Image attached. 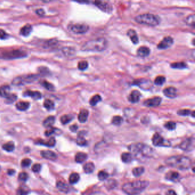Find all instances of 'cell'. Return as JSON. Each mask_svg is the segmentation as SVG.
<instances>
[{"label":"cell","instance_id":"48","mask_svg":"<svg viewBox=\"0 0 195 195\" xmlns=\"http://www.w3.org/2000/svg\"><path fill=\"white\" fill-rule=\"evenodd\" d=\"M28 193L27 189L24 187H20L17 191V195H27Z\"/></svg>","mask_w":195,"mask_h":195},{"label":"cell","instance_id":"18","mask_svg":"<svg viewBox=\"0 0 195 195\" xmlns=\"http://www.w3.org/2000/svg\"><path fill=\"white\" fill-rule=\"evenodd\" d=\"M127 35L129 36L132 42L134 44H137L138 43V37L136 31L133 29H129L127 31Z\"/></svg>","mask_w":195,"mask_h":195},{"label":"cell","instance_id":"16","mask_svg":"<svg viewBox=\"0 0 195 195\" xmlns=\"http://www.w3.org/2000/svg\"><path fill=\"white\" fill-rule=\"evenodd\" d=\"M137 54L139 57H145L150 54V49L145 46L140 47L137 50Z\"/></svg>","mask_w":195,"mask_h":195},{"label":"cell","instance_id":"28","mask_svg":"<svg viewBox=\"0 0 195 195\" xmlns=\"http://www.w3.org/2000/svg\"><path fill=\"white\" fill-rule=\"evenodd\" d=\"M94 168H95L94 165L91 162H87L83 166V170L86 173H92L94 170Z\"/></svg>","mask_w":195,"mask_h":195},{"label":"cell","instance_id":"31","mask_svg":"<svg viewBox=\"0 0 195 195\" xmlns=\"http://www.w3.org/2000/svg\"><path fill=\"white\" fill-rule=\"evenodd\" d=\"M133 160V157L130 153H123L121 154V160L125 163H128L132 161Z\"/></svg>","mask_w":195,"mask_h":195},{"label":"cell","instance_id":"33","mask_svg":"<svg viewBox=\"0 0 195 195\" xmlns=\"http://www.w3.org/2000/svg\"><path fill=\"white\" fill-rule=\"evenodd\" d=\"M194 19H195V17L194 14H191L188 15L185 19V23L190 26H192V27H194Z\"/></svg>","mask_w":195,"mask_h":195},{"label":"cell","instance_id":"20","mask_svg":"<svg viewBox=\"0 0 195 195\" xmlns=\"http://www.w3.org/2000/svg\"><path fill=\"white\" fill-rule=\"evenodd\" d=\"M23 95L25 96H29L33 98L34 100L40 99L42 97V95L40 92L38 91H31V90H26Z\"/></svg>","mask_w":195,"mask_h":195},{"label":"cell","instance_id":"40","mask_svg":"<svg viewBox=\"0 0 195 195\" xmlns=\"http://www.w3.org/2000/svg\"><path fill=\"white\" fill-rule=\"evenodd\" d=\"M123 122V118L120 116H114L112 120V123L116 126L120 125Z\"/></svg>","mask_w":195,"mask_h":195},{"label":"cell","instance_id":"29","mask_svg":"<svg viewBox=\"0 0 195 195\" xmlns=\"http://www.w3.org/2000/svg\"><path fill=\"white\" fill-rule=\"evenodd\" d=\"M177 114L180 116H186L189 115H192L193 117H194V111H191L189 109H180L177 111Z\"/></svg>","mask_w":195,"mask_h":195},{"label":"cell","instance_id":"13","mask_svg":"<svg viewBox=\"0 0 195 195\" xmlns=\"http://www.w3.org/2000/svg\"><path fill=\"white\" fill-rule=\"evenodd\" d=\"M161 100H162V98L160 97L156 96V97H152L151 98H149L145 100L143 104L147 107L157 106L161 104Z\"/></svg>","mask_w":195,"mask_h":195},{"label":"cell","instance_id":"59","mask_svg":"<svg viewBox=\"0 0 195 195\" xmlns=\"http://www.w3.org/2000/svg\"><path fill=\"white\" fill-rule=\"evenodd\" d=\"M166 195H177V194L174 190H169L166 192Z\"/></svg>","mask_w":195,"mask_h":195},{"label":"cell","instance_id":"6","mask_svg":"<svg viewBox=\"0 0 195 195\" xmlns=\"http://www.w3.org/2000/svg\"><path fill=\"white\" fill-rule=\"evenodd\" d=\"M26 55V53L25 51L19 50H13L2 53L0 57L4 59H15L22 58Z\"/></svg>","mask_w":195,"mask_h":195},{"label":"cell","instance_id":"35","mask_svg":"<svg viewBox=\"0 0 195 195\" xmlns=\"http://www.w3.org/2000/svg\"><path fill=\"white\" fill-rule=\"evenodd\" d=\"M101 101V97L99 94H95L93 95L89 101V104L91 106H95L97 105L99 102Z\"/></svg>","mask_w":195,"mask_h":195},{"label":"cell","instance_id":"11","mask_svg":"<svg viewBox=\"0 0 195 195\" xmlns=\"http://www.w3.org/2000/svg\"><path fill=\"white\" fill-rule=\"evenodd\" d=\"M180 148L186 151H190L194 148V140L193 138H189L182 141L180 145Z\"/></svg>","mask_w":195,"mask_h":195},{"label":"cell","instance_id":"38","mask_svg":"<svg viewBox=\"0 0 195 195\" xmlns=\"http://www.w3.org/2000/svg\"><path fill=\"white\" fill-rule=\"evenodd\" d=\"M57 187L58 188V189L63 192H67L69 190V188L68 186L65 184L63 182L61 181H59L57 182Z\"/></svg>","mask_w":195,"mask_h":195},{"label":"cell","instance_id":"43","mask_svg":"<svg viewBox=\"0 0 195 195\" xmlns=\"http://www.w3.org/2000/svg\"><path fill=\"white\" fill-rule=\"evenodd\" d=\"M41 83L45 89H46L48 90L53 91L54 89V86L51 83H49V82H47L46 81H42Z\"/></svg>","mask_w":195,"mask_h":195},{"label":"cell","instance_id":"3","mask_svg":"<svg viewBox=\"0 0 195 195\" xmlns=\"http://www.w3.org/2000/svg\"><path fill=\"white\" fill-rule=\"evenodd\" d=\"M165 163L170 166L179 169L185 170L190 168L192 164L191 160L183 156H174L169 157L165 160Z\"/></svg>","mask_w":195,"mask_h":195},{"label":"cell","instance_id":"22","mask_svg":"<svg viewBox=\"0 0 195 195\" xmlns=\"http://www.w3.org/2000/svg\"><path fill=\"white\" fill-rule=\"evenodd\" d=\"M32 30V26L30 24H27L23 26L20 30V33L21 35L26 37L30 34Z\"/></svg>","mask_w":195,"mask_h":195},{"label":"cell","instance_id":"42","mask_svg":"<svg viewBox=\"0 0 195 195\" xmlns=\"http://www.w3.org/2000/svg\"><path fill=\"white\" fill-rule=\"evenodd\" d=\"M165 80L166 79L164 76L159 75V76H157L155 78L154 82V84L157 85H161L165 82Z\"/></svg>","mask_w":195,"mask_h":195},{"label":"cell","instance_id":"34","mask_svg":"<svg viewBox=\"0 0 195 195\" xmlns=\"http://www.w3.org/2000/svg\"><path fill=\"white\" fill-rule=\"evenodd\" d=\"M79 175L77 173H71L69 177V182L71 184L77 183L79 181Z\"/></svg>","mask_w":195,"mask_h":195},{"label":"cell","instance_id":"24","mask_svg":"<svg viewBox=\"0 0 195 195\" xmlns=\"http://www.w3.org/2000/svg\"><path fill=\"white\" fill-rule=\"evenodd\" d=\"M87 158V155L83 152H78L75 156V161L78 163L84 162Z\"/></svg>","mask_w":195,"mask_h":195},{"label":"cell","instance_id":"10","mask_svg":"<svg viewBox=\"0 0 195 195\" xmlns=\"http://www.w3.org/2000/svg\"><path fill=\"white\" fill-rule=\"evenodd\" d=\"M152 143L156 146H169L170 143L166 141L164 138L158 133H155L152 137Z\"/></svg>","mask_w":195,"mask_h":195},{"label":"cell","instance_id":"26","mask_svg":"<svg viewBox=\"0 0 195 195\" xmlns=\"http://www.w3.org/2000/svg\"><path fill=\"white\" fill-rule=\"evenodd\" d=\"M82 133L83 132H80L79 133L78 135V137L76 140L77 144L80 146H85V145H86L87 144V141L84 138V134H83Z\"/></svg>","mask_w":195,"mask_h":195},{"label":"cell","instance_id":"23","mask_svg":"<svg viewBox=\"0 0 195 195\" xmlns=\"http://www.w3.org/2000/svg\"><path fill=\"white\" fill-rule=\"evenodd\" d=\"M10 87L7 85H2L0 87V95L3 97H6L10 94Z\"/></svg>","mask_w":195,"mask_h":195},{"label":"cell","instance_id":"44","mask_svg":"<svg viewBox=\"0 0 195 195\" xmlns=\"http://www.w3.org/2000/svg\"><path fill=\"white\" fill-rule=\"evenodd\" d=\"M88 67V62L86 61H81L78 63V68L80 70H84Z\"/></svg>","mask_w":195,"mask_h":195},{"label":"cell","instance_id":"46","mask_svg":"<svg viewBox=\"0 0 195 195\" xmlns=\"http://www.w3.org/2000/svg\"><path fill=\"white\" fill-rule=\"evenodd\" d=\"M17 99V95L14 94H10L6 97V103L11 104Z\"/></svg>","mask_w":195,"mask_h":195},{"label":"cell","instance_id":"60","mask_svg":"<svg viewBox=\"0 0 195 195\" xmlns=\"http://www.w3.org/2000/svg\"><path fill=\"white\" fill-rule=\"evenodd\" d=\"M14 173H15V171H14V170H13V169H9V170H7V173H8V174H9V175H10V176L14 174Z\"/></svg>","mask_w":195,"mask_h":195},{"label":"cell","instance_id":"5","mask_svg":"<svg viewBox=\"0 0 195 195\" xmlns=\"http://www.w3.org/2000/svg\"><path fill=\"white\" fill-rule=\"evenodd\" d=\"M129 150L134 154H139L149 157L153 154V150L152 148L141 143L130 145L129 146Z\"/></svg>","mask_w":195,"mask_h":195},{"label":"cell","instance_id":"47","mask_svg":"<svg viewBox=\"0 0 195 195\" xmlns=\"http://www.w3.org/2000/svg\"><path fill=\"white\" fill-rule=\"evenodd\" d=\"M109 176V174L108 173H106L105 171H100L98 173V178L100 181H104Z\"/></svg>","mask_w":195,"mask_h":195},{"label":"cell","instance_id":"32","mask_svg":"<svg viewBox=\"0 0 195 195\" xmlns=\"http://www.w3.org/2000/svg\"><path fill=\"white\" fill-rule=\"evenodd\" d=\"M38 143L41 144V145H44L47 146L52 147V146H54L55 144V140L54 137H51L47 141L40 140L39 141H38Z\"/></svg>","mask_w":195,"mask_h":195},{"label":"cell","instance_id":"2","mask_svg":"<svg viewBox=\"0 0 195 195\" xmlns=\"http://www.w3.org/2000/svg\"><path fill=\"white\" fill-rule=\"evenodd\" d=\"M108 46L106 39L103 37L93 39L86 42L82 46L83 51H101L104 50Z\"/></svg>","mask_w":195,"mask_h":195},{"label":"cell","instance_id":"58","mask_svg":"<svg viewBox=\"0 0 195 195\" xmlns=\"http://www.w3.org/2000/svg\"><path fill=\"white\" fill-rule=\"evenodd\" d=\"M36 13L39 15H43L45 14V11L42 9H39L36 10Z\"/></svg>","mask_w":195,"mask_h":195},{"label":"cell","instance_id":"7","mask_svg":"<svg viewBox=\"0 0 195 195\" xmlns=\"http://www.w3.org/2000/svg\"><path fill=\"white\" fill-rule=\"evenodd\" d=\"M37 78V77L36 75L33 74L17 77L13 80L12 84L14 85H21L26 83H30L34 81Z\"/></svg>","mask_w":195,"mask_h":195},{"label":"cell","instance_id":"41","mask_svg":"<svg viewBox=\"0 0 195 195\" xmlns=\"http://www.w3.org/2000/svg\"><path fill=\"white\" fill-rule=\"evenodd\" d=\"M2 148L7 152H12L14 149V144L13 142H8L3 144Z\"/></svg>","mask_w":195,"mask_h":195},{"label":"cell","instance_id":"53","mask_svg":"<svg viewBox=\"0 0 195 195\" xmlns=\"http://www.w3.org/2000/svg\"><path fill=\"white\" fill-rule=\"evenodd\" d=\"M41 166L40 164H35L33 165L31 169L34 172H39L41 170Z\"/></svg>","mask_w":195,"mask_h":195},{"label":"cell","instance_id":"19","mask_svg":"<svg viewBox=\"0 0 195 195\" xmlns=\"http://www.w3.org/2000/svg\"><path fill=\"white\" fill-rule=\"evenodd\" d=\"M88 116H89V112L86 109L81 110L78 116V121L81 123L85 122L87 119Z\"/></svg>","mask_w":195,"mask_h":195},{"label":"cell","instance_id":"57","mask_svg":"<svg viewBox=\"0 0 195 195\" xmlns=\"http://www.w3.org/2000/svg\"><path fill=\"white\" fill-rule=\"evenodd\" d=\"M70 130L73 132H75L77 131V129H78V126L76 125V124H74V125H72L70 126L69 128Z\"/></svg>","mask_w":195,"mask_h":195},{"label":"cell","instance_id":"49","mask_svg":"<svg viewBox=\"0 0 195 195\" xmlns=\"http://www.w3.org/2000/svg\"><path fill=\"white\" fill-rule=\"evenodd\" d=\"M31 162V161L30 159L29 158H25L23 160H22L21 161V166L22 167H24V168H26V167H27L29 166Z\"/></svg>","mask_w":195,"mask_h":195},{"label":"cell","instance_id":"1","mask_svg":"<svg viewBox=\"0 0 195 195\" xmlns=\"http://www.w3.org/2000/svg\"><path fill=\"white\" fill-rule=\"evenodd\" d=\"M149 182L145 180H138L123 185L122 190L128 195H138L144 191L148 186Z\"/></svg>","mask_w":195,"mask_h":195},{"label":"cell","instance_id":"52","mask_svg":"<svg viewBox=\"0 0 195 195\" xmlns=\"http://www.w3.org/2000/svg\"><path fill=\"white\" fill-rule=\"evenodd\" d=\"M55 132V129L54 128H49V129H48L47 130H46L45 132V134L46 136H50V135H51L52 134H53L54 132Z\"/></svg>","mask_w":195,"mask_h":195},{"label":"cell","instance_id":"37","mask_svg":"<svg viewBox=\"0 0 195 195\" xmlns=\"http://www.w3.org/2000/svg\"><path fill=\"white\" fill-rule=\"evenodd\" d=\"M43 106L44 107L49 110H53L54 108V103L49 99H46L43 102Z\"/></svg>","mask_w":195,"mask_h":195},{"label":"cell","instance_id":"51","mask_svg":"<svg viewBox=\"0 0 195 195\" xmlns=\"http://www.w3.org/2000/svg\"><path fill=\"white\" fill-rule=\"evenodd\" d=\"M28 178L27 174L25 172H21L18 175V178L22 181H26Z\"/></svg>","mask_w":195,"mask_h":195},{"label":"cell","instance_id":"56","mask_svg":"<svg viewBox=\"0 0 195 195\" xmlns=\"http://www.w3.org/2000/svg\"><path fill=\"white\" fill-rule=\"evenodd\" d=\"M7 33L3 30L0 29V39H5L6 38H7Z\"/></svg>","mask_w":195,"mask_h":195},{"label":"cell","instance_id":"36","mask_svg":"<svg viewBox=\"0 0 195 195\" xmlns=\"http://www.w3.org/2000/svg\"><path fill=\"white\" fill-rule=\"evenodd\" d=\"M144 171H145L144 168L142 166H140L134 168L132 170V173L135 177H139L144 173Z\"/></svg>","mask_w":195,"mask_h":195},{"label":"cell","instance_id":"9","mask_svg":"<svg viewBox=\"0 0 195 195\" xmlns=\"http://www.w3.org/2000/svg\"><path fill=\"white\" fill-rule=\"evenodd\" d=\"M94 4L100 10L105 13H110L113 11V6L109 2L103 1H95L94 2Z\"/></svg>","mask_w":195,"mask_h":195},{"label":"cell","instance_id":"55","mask_svg":"<svg viewBox=\"0 0 195 195\" xmlns=\"http://www.w3.org/2000/svg\"><path fill=\"white\" fill-rule=\"evenodd\" d=\"M38 71L41 74H47L49 73V70L47 69V68L45 67H40L38 68Z\"/></svg>","mask_w":195,"mask_h":195},{"label":"cell","instance_id":"25","mask_svg":"<svg viewBox=\"0 0 195 195\" xmlns=\"http://www.w3.org/2000/svg\"><path fill=\"white\" fill-rule=\"evenodd\" d=\"M16 108L21 111H25L29 107V103L25 101H19L15 105Z\"/></svg>","mask_w":195,"mask_h":195},{"label":"cell","instance_id":"4","mask_svg":"<svg viewBox=\"0 0 195 195\" xmlns=\"http://www.w3.org/2000/svg\"><path fill=\"white\" fill-rule=\"evenodd\" d=\"M135 21L140 24L155 26L160 23V18L157 15L145 13L136 16L135 17Z\"/></svg>","mask_w":195,"mask_h":195},{"label":"cell","instance_id":"14","mask_svg":"<svg viewBox=\"0 0 195 195\" xmlns=\"http://www.w3.org/2000/svg\"><path fill=\"white\" fill-rule=\"evenodd\" d=\"M141 97V93L137 90H133L128 95V99L129 102L132 103H136L138 102Z\"/></svg>","mask_w":195,"mask_h":195},{"label":"cell","instance_id":"61","mask_svg":"<svg viewBox=\"0 0 195 195\" xmlns=\"http://www.w3.org/2000/svg\"><path fill=\"white\" fill-rule=\"evenodd\" d=\"M156 195H160V194H156Z\"/></svg>","mask_w":195,"mask_h":195},{"label":"cell","instance_id":"30","mask_svg":"<svg viewBox=\"0 0 195 195\" xmlns=\"http://www.w3.org/2000/svg\"><path fill=\"white\" fill-rule=\"evenodd\" d=\"M170 66L173 69H182L186 68L187 67V65L184 62H176L172 63L170 64Z\"/></svg>","mask_w":195,"mask_h":195},{"label":"cell","instance_id":"12","mask_svg":"<svg viewBox=\"0 0 195 195\" xmlns=\"http://www.w3.org/2000/svg\"><path fill=\"white\" fill-rule=\"evenodd\" d=\"M173 43V39L170 36L165 37L161 42L157 45V48L159 49H165Z\"/></svg>","mask_w":195,"mask_h":195},{"label":"cell","instance_id":"39","mask_svg":"<svg viewBox=\"0 0 195 195\" xmlns=\"http://www.w3.org/2000/svg\"><path fill=\"white\" fill-rule=\"evenodd\" d=\"M73 118V117L71 115L65 114V115L61 116L60 120H61V122L62 124H66L69 123V122H70Z\"/></svg>","mask_w":195,"mask_h":195},{"label":"cell","instance_id":"17","mask_svg":"<svg viewBox=\"0 0 195 195\" xmlns=\"http://www.w3.org/2000/svg\"><path fill=\"white\" fill-rule=\"evenodd\" d=\"M41 155L48 160H55L57 158L56 154L51 150H42L41 152Z\"/></svg>","mask_w":195,"mask_h":195},{"label":"cell","instance_id":"50","mask_svg":"<svg viewBox=\"0 0 195 195\" xmlns=\"http://www.w3.org/2000/svg\"><path fill=\"white\" fill-rule=\"evenodd\" d=\"M62 51L64 54H67V55H71L73 54L74 52V50H73L70 47H64L62 49Z\"/></svg>","mask_w":195,"mask_h":195},{"label":"cell","instance_id":"15","mask_svg":"<svg viewBox=\"0 0 195 195\" xmlns=\"http://www.w3.org/2000/svg\"><path fill=\"white\" fill-rule=\"evenodd\" d=\"M164 94L169 98H174L177 95V89L174 87H168L165 88L163 90Z\"/></svg>","mask_w":195,"mask_h":195},{"label":"cell","instance_id":"54","mask_svg":"<svg viewBox=\"0 0 195 195\" xmlns=\"http://www.w3.org/2000/svg\"><path fill=\"white\" fill-rule=\"evenodd\" d=\"M106 186L108 188H113L116 185V182L115 180H109L108 182H107V184H106Z\"/></svg>","mask_w":195,"mask_h":195},{"label":"cell","instance_id":"27","mask_svg":"<svg viewBox=\"0 0 195 195\" xmlns=\"http://www.w3.org/2000/svg\"><path fill=\"white\" fill-rule=\"evenodd\" d=\"M55 122V118L54 116H49L43 122V125L46 128H50Z\"/></svg>","mask_w":195,"mask_h":195},{"label":"cell","instance_id":"45","mask_svg":"<svg viewBox=\"0 0 195 195\" xmlns=\"http://www.w3.org/2000/svg\"><path fill=\"white\" fill-rule=\"evenodd\" d=\"M164 126L166 129L170 130H172L175 129L176 126V124L173 121H168L165 124Z\"/></svg>","mask_w":195,"mask_h":195},{"label":"cell","instance_id":"8","mask_svg":"<svg viewBox=\"0 0 195 195\" xmlns=\"http://www.w3.org/2000/svg\"><path fill=\"white\" fill-rule=\"evenodd\" d=\"M70 30L75 34H83L89 29V26L85 23H75L69 26Z\"/></svg>","mask_w":195,"mask_h":195},{"label":"cell","instance_id":"21","mask_svg":"<svg viewBox=\"0 0 195 195\" xmlns=\"http://www.w3.org/2000/svg\"><path fill=\"white\" fill-rule=\"evenodd\" d=\"M180 177L178 173L174 171H170L165 175V178L172 181H176Z\"/></svg>","mask_w":195,"mask_h":195}]
</instances>
